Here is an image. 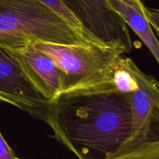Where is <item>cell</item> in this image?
Masks as SVG:
<instances>
[{"label": "cell", "instance_id": "1", "mask_svg": "<svg viewBox=\"0 0 159 159\" xmlns=\"http://www.w3.org/2000/svg\"><path fill=\"white\" fill-rule=\"evenodd\" d=\"M53 102L55 139L79 159H111L127 153L131 134L130 95L108 83L64 92Z\"/></svg>", "mask_w": 159, "mask_h": 159}, {"label": "cell", "instance_id": "2", "mask_svg": "<svg viewBox=\"0 0 159 159\" xmlns=\"http://www.w3.org/2000/svg\"><path fill=\"white\" fill-rule=\"evenodd\" d=\"M35 43L96 44L38 0H0V45Z\"/></svg>", "mask_w": 159, "mask_h": 159}, {"label": "cell", "instance_id": "3", "mask_svg": "<svg viewBox=\"0 0 159 159\" xmlns=\"http://www.w3.org/2000/svg\"><path fill=\"white\" fill-rule=\"evenodd\" d=\"M49 56L64 73V92L96 88L113 83V75L123 53L97 44H30Z\"/></svg>", "mask_w": 159, "mask_h": 159}, {"label": "cell", "instance_id": "4", "mask_svg": "<svg viewBox=\"0 0 159 159\" xmlns=\"http://www.w3.org/2000/svg\"><path fill=\"white\" fill-rule=\"evenodd\" d=\"M82 32L98 45L127 54L133 50L128 26L107 0H61Z\"/></svg>", "mask_w": 159, "mask_h": 159}, {"label": "cell", "instance_id": "5", "mask_svg": "<svg viewBox=\"0 0 159 159\" xmlns=\"http://www.w3.org/2000/svg\"><path fill=\"white\" fill-rule=\"evenodd\" d=\"M128 65L138 87L130 93L131 134L127 153L159 142V85L128 57Z\"/></svg>", "mask_w": 159, "mask_h": 159}, {"label": "cell", "instance_id": "6", "mask_svg": "<svg viewBox=\"0 0 159 159\" xmlns=\"http://www.w3.org/2000/svg\"><path fill=\"white\" fill-rule=\"evenodd\" d=\"M0 102H5L50 125L53 102L30 82L7 48L0 45Z\"/></svg>", "mask_w": 159, "mask_h": 159}, {"label": "cell", "instance_id": "7", "mask_svg": "<svg viewBox=\"0 0 159 159\" xmlns=\"http://www.w3.org/2000/svg\"><path fill=\"white\" fill-rule=\"evenodd\" d=\"M7 48L45 97L53 101L62 93L64 73L49 56L28 45Z\"/></svg>", "mask_w": 159, "mask_h": 159}, {"label": "cell", "instance_id": "8", "mask_svg": "<svg viewBox=\"0 0 159 159\" xmlns=\"http://www.w3.org/2000/svg\"><path fill=\"white\" fill-rule=\"evenodd\" d=\"M110 7L139 37L159 61V44L153 28L158 34V12L146 7L141 0H107Z\"/></svg>", "mask_w": 159, "mask_h": 159}, {"label": "cell", "instance_id": "9", "mask_svg": "<svg viewBox=\"0 0 159 159\" xmlns=\"http://www.w3.org/2000/svg\"><path fill=\"white\" fill-rule=\"evenodd\" d=\"M38 1L43 3V4L45 5L46 6H48V8H50L51 10L55 12L57 14H58V15L60 16L61 17H62L68 24H70L74 29H75L76 30H78L79 32H80L81 34H83V35L85 36V37H86L90 41L93 42V43H96L93 40H92L89 37H87V36L82 32L80 26H79V23H78V21L75 20V18L73 16L72 14H71V12L67 9V8L64 6L63 3L61 2V0H38ZM96 44H97V43H96Z\"/></svg>", "mask_w": 159, "mask_h": 159}, {"label": "cell", "instance_id": "10", "mask_svg": "<svg viewBox=\"0 0 159 159\" xmlns=\"http://www.w3.org/2000/svg\"><path fill=\"white\" fill-rule=\"evenodd\" d=\"M111 159H159V142Z\"/></svg>", "mask_w": 159, "mask_h": 159}, {"label": "cell", "instance_id": "11", "mask_svg": "<svg viewBox=\"0 0 159 159\" xmlns=\"http://www.w3.org/2000/svg\"><path fill=\"white\" fill-rule=\"evenodd\" d=\"M0 159H19L0 131Z\"/></svg>", "mask_w": 159, "mask_h": 159}]
</instances>
